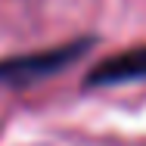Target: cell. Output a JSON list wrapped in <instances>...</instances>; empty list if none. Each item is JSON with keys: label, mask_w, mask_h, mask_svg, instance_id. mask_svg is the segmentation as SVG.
<instances>
[{"label": "cell", "mask_w": 146, "mask_h": 146, "mask_svg": "<svg viewBox=\"0 0 146 146\" xmlns=\"http://www.w3.org/2000/svg\"><path fill=\"white\" fill-rule=\"evenodd\" d=\"M84 53V44H72V47H59L53 53H37V56H19L9 62H0V81H34V78H47L59 72L62 65H68L72 59Z\"/></svg>", "instance_id": "1"}, {"label": "cell", "mask_w": 146, "mask_h": 146, "mask_svg": "<svg viewBox=\"0 0 146 146\" xmlns=\"http://www.w3.org/2000/svg\"><path fill=\"white\" fill-rule=\"evenodd\" d=\"M140 78H146V47L100 62L90 72L87 84H121V81H140Z\"/></svg>", "instance_id": "2"}]
</instances>
